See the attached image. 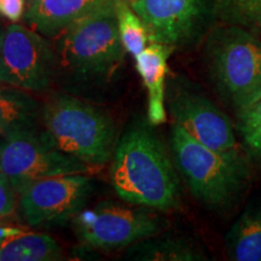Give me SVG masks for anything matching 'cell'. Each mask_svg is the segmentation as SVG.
Returning <instances> with one entry per match:
<instances>
[{"mask_svg":"<svg viewBox=\"0 0 261 261\" xmlns=\"http://www.w3.org/2000/svg\"><path fill=\"white\" fill-rule=\"evenodd\" d=\"M91 167L61 151L46 132L37 128L6 137L0 145V173L17 191L39 179L86 173Z\"/></svg>","mask_w":261,"mask_h":261,"instance_id":"6","label":"cell"},{"mask_svg":"<svg viewBox=\"0 0 261 261\" xmlns=\"http://www.w3.org/2000/svg\"><path fill=\"white\" fill-rule=\"evenodd\" d=\"M205 62L218 93L237 114L261 97V40L255 33L231 24L214 29Z\"/></svg>","mask_w":261,"mask_h":261,"instance_id":"3","label":"cell"},{"mask_svg":"<svg viewBox=\"0 0 261 261\" xmlns=\"http://www.w3.org/2000/svg\"><path fill=\"white\" fill-rule=\"evenodd\" d=\"M25 90L0 83V136L4 138L22 130L37 128L39 107Z\"/></svg>","mask_w":261,"mask_h":261,"instance_id":"14","label":"cell"},{"mask_svg":"<svg viewBox=\"0 0 261 261\" xmlns=\"http://www.w3.org/2000/svg\"><path fill=\"white\" fill-rule=\"evenodd\" d=\"M23 232V230L17 227H9V226H0V241L5 240L10 236H14V234H18Z\"/></svg>","mask_w":261,"mask_h":261,"instance_id":"23","label":"cell"},{"mask_svg":"<svg viewBox=\"0 0 261 261\" xmlns=\"http://www.w3.org/2000/svg\"><path fill=\"white\" fill-rule=\"evenodd\" d=\"M116 194L130 204L171 211L179 203V182L162 143L144 126L127 130L113 155Z\"/></svg>","mask_w":261,"mask_h":261,"instance_id":"1","label":"cell"},{"mask_svg":"<svg viewBox=\"0 0 261 261\" xmlns=\"http://www.w3.org/2000/svg\"><path fill=\"white\" fill-rule=\"evenodd\" d=\"M237 115L243 144L253 155L261 156V97Z\"/></svg>","mask_w":261,"mask_h":261,"instance_id":"20","label":"cell"},{"mask_svg":"<svg viewBox=\"0 0 261 261\" xmlns=\"http://www.w3.org/2000/svg\"><path fill=\"white\" fill-rule=\"evenodd\" d=\"M41 116L51 142L90 167L106 165L115 151L116 128L112 117L79 98H54Z\"/></svg>","mask_w":261,"mask_h":261,"instance_id":"4","label":"cell"},{"mask_svg":"<svg viewBox=\"0 0 261 261\" xmlns=\"http://www.w3.org/2000/svg\"><path fill=\"white\" fill-rule=\"evenodd\" d=\"M213 14L225 24L261 32V0H213Z\"/></svg>","mask_w":261,"mask_h":261,"instance_id":"18","label":"cell"},{"mask_svg":"<svg viewBox=\"0 0 261 261\" xmlns=\"http://www.w3.org/2000/svg\"><path fill=\"white\" fill-rule=\"evenodd\" d=\"M226 254L233 261H261V205H249L225 237Z\"/></svg>","mask_w":261,"mask_h":261,"instance_id":"15","label":"cell"},{"mask_svg":"<svg viewBox=\"0 0 261 261\" xmlns=\"http://www.w3.org/2000/svg\"><path fill=\"white\" fill-rule=\"evenodd\" d=\"M25 0H0V16L9 21L18 22L24 16Z\"/></svg>","mask_w":261,"mask_h":261,"instance_id":"22","label":"cell"},{"mask_svg":"<svg viewBox=\"0 0 261 261\" xmlns=\"http://www.w3.org/2000/svg\"><path fill=\"white\" fill-rule=\"evenodd\" d=\"M173 48L159 42H150L137 55L136 67L148 91V120L150 125H161L167 120L166 112V76L168 57Z\"/></svg>","mask_w":261,"mask_h":261,"instance_id":"13","label":"cell"},{"mask_svg":"<svg viewBox=\"0 0 261 261\" xmlns=\"http://www.w3.org/2000/svg\"><path fill=\"white\" fill-rule=\"evenodd\" d=\"M128 2H129V3H132V2H135V0H128Z\"/></svg>","mask_w":261,"mask_h":261,"instance_id":"25","label":"cell"},{"mask_svg":"<svg viewBox=\"0 0 261 261\" xmlns=\"http://www.w3.org/2000/svg\"><path fill=\"white\" fill-rule=\"evenodd\" d=\"M167 104L175 125L226 159L247 165L231 120L203 94L180 89L171 94Z\"/></svg>","mask_w":261,"mask_h":261,"instance_id":"10","label":"cell"},{"mask_svg":"<svg viewBox=\"0 0 261 261\" xmlns=\"http://www.w3.org/2000/svg\"><path fill=\"white\" fill-rule=\"evenodd\" d=\"M127 255L133 260L152 261H196L205 259L200 248L180 238L138 242L130 248Z\"/></svg>","mask_w":261,"mask_h":261,"instance_id":"17","label":"cell"},{"mask_svg":"<svg viewBox=\"0 0 261 261\" xmlns=\"http://www.w3.org/2000/svg\"><path fill=\"white\" fill-rule=\"evenodd\" d=\"M75 233L81 242L103 250L121 249L152 237L160 224L148 212L103 202L75 215Z\"/></svg>","mask_w":261,"mask_h":261,"instance_id":"8","label":"cell"},{"mask_svg":"<svg viewBox=\"0 0 261 261\" xmlns=\"http://www.w3.org/2000/svg\"><path fill=\"white\" fill-rule=\"evenodd\" d=\"M115 5L120 39L126 52L136 57L148 46V31L128 0H115Z\"/></svg>","mask_w":261,"mask_h":261,"instance_id":"19","label":"cell"},{"mask_svg":"<svg viewBox=\"0 0 261 261\" xmlns=\"http://www.w3.org/2000/svg\"><path fill=\"white\" fill-rule=\"evenodd\" d=\"M150 42L172 48L190 41L203 22L207 0H135L130 3Z\"/></svg>","mask_w":261,"mask_h":261,"instance_id":"11","label":"cell"},{"mask_svg":"<svg viewBox=\"0 0 261 261\" xmlns=\"http://www.w3.org/2000/svg\"><path fill=\"white\" fill-rule=\"evenodd\" d=\"M16 191L8 178L0 173V219L14 213L16 208Z\"/></svg>","mask_w":261,"mask_h":261,"instance_id":"21","label":"cell"},{"mask_svg":"<svg viewBox=\"0 0 261 261\" xmlns=\"http://www.w3.org/2000/svg\"><path fill=\"white\" fill-rule=\"evenodd\" d=\"M171 144L175 165L198 201L220 208L240 195L247 178V165L231 161L210 149L175 123Z\"/></svg>","mask_w":261,"mask_h":261,"instance_id":"5","label":"cell"},{"mask_svg":"<svg viewBox=\"0 0 261 261\" xmlns=\"http://www.w3.org/2000/svg\"><path fill=\"white\" fill-rule=\"evenodd\" d=\"M2 32L3 29L0 28V39H2ZM0 83L5 84V75H4V70H3V63H2V52H0Z\"/></svg>","mask_w":261,"mask_h":261,"instance_id":"24","label":"cell"},{"mask_svg":"<svg viewBox=\"0 0 261 261\" xmlns=\"http://www.w3.org/2000/svg\"><path fill=\"white\" fill-rule=\"evenodd\" d=\"M63 259L60 244L46 233L23 232L0 241V261H55Z\"/></svg>","mask_w":261,"mask_h":261,"instance_id":"16","label":"cell"},{"mask_svg":"<svg viewBox=\"0 0 261 261\" xmlns=\"http://www.w3.org/2000/svg\"><path fill=\"white\" fill-rule=\"evenodd\" d=\"M107 0H28L24 21L28 27L48 38L91 14Z\"/></svg>","mask_w":261,"mask_h":261,"instance_id":"12","label":"cell"},{"mask_svg":"<svg viewBox=\"0 0 261 261\" xmlns=\"http://www.w3.org/2000/svg\"><path fill=\"white\" fill-rule=\"evenodd\" d=\"M0 52L5 84L25 91L50 86L58 58L40 33L17 23L10 24L3 28Z\"/></svg>","mask_w":261,"mask_h":261,"instance_id":"7","label":"cell"},{"mask_svg":"<svg viewBox=\"0 0 261 261\" xmlns=\"http://www.w3.org/2000/svg\"><path fill=\"white\" fill-rule=\"evenodd\" d=\"M91 192V179L85 173L42 178L18 192V211L31 226L62 224L83 211Z\"/></svg>","mask_w":261,"mask_h":261,"instance_id":"9","label":"cell"},{"mask_svg":"<svg viewBox=\"0 0 261 261\" xmlns=\"http://www.w3.org/2000/svg\"><path fill=\"white\" fill-rule=\"evenodd\" d=\"M58 64L81 80L106 79L125 56L117 27L115 0H107L56 37Z\"/></svg>","mask_w":261,"mask_h":261,"instance_id":"2","label":"cell"}]
</instances>
